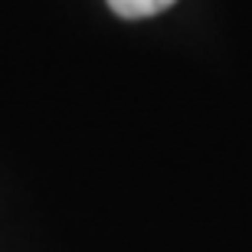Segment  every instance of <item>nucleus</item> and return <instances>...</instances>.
I'll use <instances>...</instances> for the list:
<instances>
[{
  "instance_id": "1",
  "label": "nucleus",
  "mask_w": 252,
  "mask_h": 252,
  "mask_svg": "<svg viewBox=\"0 0 252 252\" xmlns=\"http://www.w3.org/2000/svg\"><path fill=\"white\" fill-rule=\"evenodd\" d=\"M170 3H177V0H108V7L125 20H144V17H158Z\"/></svg>"
}]
</instances>
